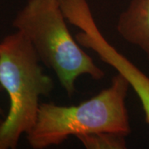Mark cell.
Segmentation results:
<instances>
[{
	"mask_svg": "<svg viewBox=\"0 0 149 149\" xmlns=\"http://www.w3.org/2000/svg\"><path fill=\"white\" fill-rule=\"evenodd\" d=\"M130 88L118 73L109 87L76 105L41 103L37 120L27 133L33 149H45L63 143L70 136L113 133L128 136L131 126L126 98Z\"/></svg>",
	"mask_w": 149,
	"mask_h": 149,
	"instance_id": "cell-1",
	"label": "cell"
},
{
	"mask_svg": "<svg viewBox=\"0 0 149 149\" xmlns=\"http://www.w3.org/2000/svg\"><path fill=\"white\" fill-rule=\"evenodd\" d=\"M13 26L27 37L40 62L55 72L69 97L80 75L104 79V71L70 34L59 0H27Z\"/></svg>",
	"mask_w": 149,
	"mask_h": 149,
	"instance_id": "cell-2",
	"label": "cell"
},
{
	"mask_svg": "<svg viewBox=\"0 0 149 149\" xmlns=\"http://www.w3.org/2000/svg\"><path fill=\"white\" fill-rule=\"evenodd\" d=\"M0 85L10 100L8 112L0 121V149H15L37 120L40 97L48 96L54 89L53 80L19 31L0 42Z\"/></svg>",
	"mask_w": 149,
	"mask_h": 149,
	"instance_id": "cell-3",
	"label": "cell"
},
{
	"mask_svg": "<svg viewBox=\"0 0 149 149\" xmlns=\"http://www.w3.org/2000/svg\"><path fill=\"white\" fill-rule=\"evenodd\" d=\"M66 21L80 29L74 39L81 47L94 51L128 81L139 97L149 124V77L109 42L96 23L88 0H59Z\"/></svg>",
	"mask_w": 149,
	"mask_h": 149,
	"instance_id": "cell-4",
	"label": "cell"
},
{
	"mask_svg": "<svg viewBox=\"0 0 149 149\" xmlns=\"http://www.w3.org/2000/svg\"><path fill=\"white\" fill-rule=\"evenodd\" d=\"M116 30L125 42L142 51L149 61V0H131L118 17Z\"/></svg>",
	"mask_w": 149,
	"mask_h": 149,
	"instance_id": "cell-5",
	"label": "cell"
},
{
	"mask_svg": "<svg viewBox=\"0 0 149 149\" xmlns=\"http://www.w3.org/2000/svg\"><path fill=\"white\" fill-rule=\"evenodd\" d=\"M126 136L113 133H94L76 137L87 149H123L127 148Z\"/></svg>",
	"mask_w": 149,
	"mask_h": 149,
	"instance_id": "cell-6",
	"label": "cell"
},
{
	"mask_svg": "<svg viewBox=\"0 0 149 149\" xmlns=\"http://www.w3.org/2000/svg\"><path fill=\"white\" fill-rule=\"evenodd\" d=\"M3 91V88H2V86L0 85V91ZM4 115H5V113H4V111H3V108L1 107L0 105V121L3 119V118L4 117Z\"/></svg>",
	"mask_w": 149,
	"mask_h": 149,
	"instance_id": "cell-7",
	"label": "cell"
}]
</instances>
